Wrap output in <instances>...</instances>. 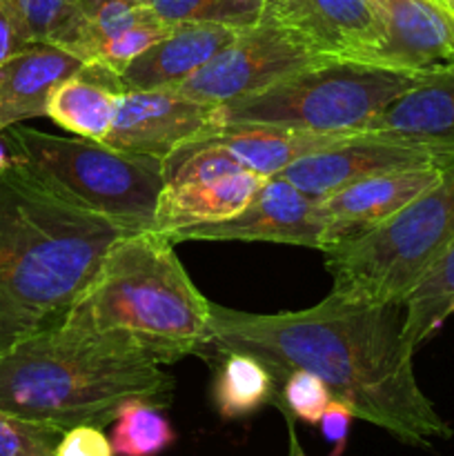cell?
Segmentation results:
<instances>
[{
	"mask_svg": "<svg viewBox=\"0 0 454 456\" xmlns=\"http://www.w3.org/2000/svg\"><path fill=\"white\" fill-rule=\"evenodd\" d=\"M218 127L221 114L216 105L194 101L178 89H123L114 125L102 142L167 160L187 142Z\"/></svg>",
	"mask_w": 454,
	"mask_h": 456,
	"instance_id": "10",
	"label": "cell"
},
{
	"mask_svg": "<svg viewBox=\"0 0 454 456\" xmlns=\"http://www.w3.org/2000/svg\"><path fill=\"white\" fill-rule=\"evenodd\" d=\"M363 132L454 154V76H434L414 85Z\"/></svg>",
	"mask_w": 454,
	"mask_h": 456,
	"instance_id": "18",
	"label": "cell"
},
{
	"mask_svg": "<svg viewBox=\"0 0 454 456\" xmlns=\"http://www.w3.org/2000/svg\"><path fill=\"white\" fill-rule=\"evenodd\" d=\"M434 76L359 58H325L252 96L218 107L221 125L359 134L403 92Z\"/></svg>",
	"mask_w": 454,
	"mask_h": 456,
	"instance_id": "6",
	"label": "cell"
},
{
	"mask_svg": "<svg viewBox=\"0 0 454 456\" xmlns=\"http://www.w3.org/2000/svg\"><path fill=\"white\" fill-rule=\"evenodd\" d=\"M434 3H443V0H434ZM445 4V3H443Z\"/></svg>",
	"mask_w": 454,
	"mask_h": 456,
	"instance_id": "36",
	"label": "cell"
},
{
	"mask_svg": "<svg viewBox=\"0 0 454 456\" xmlns=\"http://www.w3.org/2000/svg\"><path fill=\"white\" fill-rule=\"evenodd\" d=\"M240 29L209 22H181L120 71L123 89H174L207 65Z\"/></svg>",
	"mask_w": 454,
	"mask_h": 456,
	"instance_id": "16",
	"label": "cell"
},
{
	"mask_svg": "<svg viewBox=\"0 0 454 456\" xmlns=\"http://www.w3.org/2000/svg\"><path fill=\"white\" fill-rule=\"evenodd\" d=\"M403 321V303H352L334 294L276 314L212 303L207 347L256 356L276 381L294 370L312 372L356 419L409 448L430 450L448 441L452 428L418 386Z\"/></svg>",
	"mask_w": 454,
	"mask_h": 456,
	"instance_id": "1",
	"label": "cell"
},
{
	"mask_svg": "<svg viewBox=\"0 0 454 456\" xmlns=\"http://www.w3.org/2000/svg\"><path fill=\"white\" fill-rule=\"evenodd\" d=\"M16 16L31 43H53L71 49L83 25L78 0H0Z\"/></svg>",
	"mask_w": 454,
	"mask_h": 456,
	"instance_id": "25",
	"label": "cell"
},
{
	"mask_svg": "<svg viewBox=\"0 0 454 456\" xmlns=\"http://www.w3.org/2000/svg\"><path fill=\"white\" fill-rule=\"evenodd\" d=\"M87 62L53 43H31L0 65V134L12 125L40 118L53 89Z\"/></svg>",
	"mask_w": 454,
	"mask_h": 456,
	"instance_id": "17",
	"label": "cell"
},
{
	"mask_svg": "<svg viewBox=\"0 0 454 456\" xmlns=\"http://www.w3.org/2000/svg\"><path fill=\"white\" fill-rule=\"evenodd\" d=\"M212 303L160 232L125 234L107 249L62 325L127 354L167 365L209 346Z\"/></svg>",
	"mask_w": 454,
	"mask_h": 456,
	"instance_id": "3",
	"label": "cell"
},
{
	"mask_svg": "<svg viewBox=\"0 0 454 456\" xmlns=\"http://www.w3.org/2000/svg\"><path fill=\"white\" fill-rule=\"evenodd\" d=\"M276 379L256 356L245 352H221V365L212 383V403L218 417L236 421L274 405Z\"/></svg>",
	"mask_w": 454,
	"mask_h": 456,
	"instance_id": "21",
	"label": "cell"
},
{
	"mask_svg": "<svg viewBox=\"0 0 454 456\" xmlns=\"http://www.w3.org/2000/svg\"><path fill=\"white\" fill-rule=\"evenodd\" d=\"M125 234L12 163L0 176V354L61 323Z\"/></svg>",
	"mask_w": 454,
	"mask_h": 456,
	"instance_id": "2",
	"label": "cell"
},
{
	"mask_svg": "<svg viewBox=\"0 0 454 456\" xmlns=\"http://www.w3.org/2000/svg\"><path fill=\"white\" fill-rule=\"evenodd\" d=\"M381 40L365 61L423 76H454V12L434 0H372Z\"/></svg>",
	"mask_w": 454,
	"mask_h": 456,
	"instance_id": "13",
	"label": "cell"
},
{
	"mask_svg": "<svg viewBox=\"0 0 454 456\" xmlns=\"http://www.w3.org/2000/svg\"><path fill=\"white\" fill-rule=\"evenodd\" d=\"M9 167H12V156H9L7 145H4L3 141V134H0V176H3Z\"/></svg>",
	"mask_w": 454,
	"mask_h": 456,
	"instance_id": "32",
	"label": "cell"
},
{
	"mask_svg": "<svg viewBox=\"0 0 454 456\" xmlns=\"http://www.w3.org/2000/svg\"><path fill=\"white\" fill-rule=\"evenodd\" d=\"M56 456H116L102 428L76 426L62 432Z\"/></svg>",
	"mask_w": 454,
	"mask_h": 456,
	"instance_id": "28",
	"label": "cell"
},
{
	"mask_svg": "<svg viewBox=\"0 0 454 456\" xmlns=\"http://www.w3.org/2000/svg\"><path fill=\"white\" fill-rule=\"evenodd\" d=\"M452 163L454 154L450 151L408 145L394 138L359 132L343 142L303 156L279 176L288 178L312 199L320 200L352 183L377 174Z\"/></svg>",
	"mask_w": 454,
	"mask_h": 456,
	"instance_id": "12",
	"label": "cell"
},
{
	"mask_svg": "<svg viewBox=\"0 0 454 456\" xmlns=\"http://www.w3.org/2000/svg\"><path fill=\"white\" fill-rule=\"evenodd\" d=\"M325 58L334 56H323L279 16H270L249 29H240L223 52L174 89L221 107L263 92Z\"/></svg>",
	"mask_w": 454,
	"mask_h": 456,
	"instance_id": "8",
	"label": "cell"
},
{
	"mask_svg": "<svg viewBox=\"0 0 454 456\" xmlns=\"http://www.w3.org/2000/svg\"><path fill=\"white\" fill-rule=\"evenodd\" d=\"M332 395L319 377L305 370H294L283 379V387L276 392L274 405L294 421L316 426L328 410Z\"/></svg>",
	"mask_w": 454,
	"mask_h": 456,
	"instance_id": "26",
	"label": "cell"
},
{
	"mask_svg": "<svg viewBox=\"0 0 454 456\" xmlns=\"http://www.w3.org/2000/svg\"><path fill=\"white\" fill-rule=\"evenodd\" d=\"M352 134H310L270 125H221L216 132L196 141L218 145L230 151L240 165L261 176L272 178L283 174L292 163L312 151L343 142Z\"/></svg>",
	"mask_w": 454,
	"mask_h": 456,
	"instance_id": "19",
	"label": "cell"
},
{
	"mask_svg": "<svg viewBox=\"0 0 454 456\" xmlns=\"http://www.w3.org/2000/svg\"><path fill=\"white\" fill-rule=\"evenodd\" d=\"M283 417H285V426H288V454L285 456H307L305 450H303L301 441H298L296 421H294L289 414H283Z\"/></svg>",
	"mask_w": 454,
	"mask_h": 456,
	"instance_id": "31",
	"label": "cell"
},
{
	"mask_svg": "<svg viewBox=\"0 0 454 456\" xmlns=\"http://www.w3.org/2000/svg\"><path fill=\"white\" fill-rule=\"evenodd\" d=\"M443 3H445V4H448V7H450V9H452V12H454V0H443Z\"/></svg>",
	"mask_w": 454,
	"mask_h": 456,
	"instance_id": "35",
	"label": "cell"
},
{
	"mask_svg": "<svg viewBox=\"0 0 454 456\" xmlns=\"http://www.w3.org/2000/svg\"><path fill=\"white\" fill-rule=\"evenodd\" d=\"M147 7L169 25L209 22L234 29H249L276 16L265 0H145Z\"/></svg>",
	"mask_w": 454,
	"mask_h": 456,
	"instance_id": "24",
	"label": "cell"
},
{
	"mask_svg": "<svg viewBox=\"0 0 454 456\" xmlns=\"http://www.w3.org/2000/svg\"><path fill=\"white\" fill-rule=\"evenodd\" d=\"M279 18L323 56L365 61L381 40L372 0H280Z\"/></svg>",
	"mask_w": 454,
	"mask_h": 456,
	"instance_id": "15",
	"label": "cell"
},
{
	"mask_svg": "<svg viewBox=\"0 0 454 456\" xmlns=\"http://www.w3.org/2000/svg\"><path fill=\"white\" fill-rule=\"evenodd\" d=\"M109 441L116 456H158L176 441V432L160 414V405L132 399L116 412Z\"/></svg>",
	"mask_w": 454,
	"mask_h": 456,
	"instance_id": "23",
	"label": "cell"
},
{
	"mask_svg": "<svg viewBox=\"0 0 454 456\" xmlns=\"http://www.w3.org/2000/svg\"><path fill=\"white\" fill-rule=\"evenodd\" d=\"M167 183L156 205L154 232L225 221L239 214L267 178L218 145L191 141L165 160Z\"/></svg>",
	"mask_w": 454,
	"mask_h": 456,
	"instance_id": "9",
	"label": "cell"
},
{
	"mask_svg": "<svg viewBox=\"0 0 454 456\" xmlns=\"http://www.w3.org/2000/svg\"><path fill=\"white\" fill-rule=\"evenodd\" d=\"M403 332L417 350L454 314V243L403 301Z\"/></svg>",
	"mask_w": 454,
	"mask_h": 456,
	"instance_id": "22",
	"label": "cell"
},
{
	"mask_svg": "<svg viewBox=\"0 0 454 456\" xmlns=\"http://www.w3.org/2000/svg\"><path fill=\"white\" fill-rule=\"evenodd\" d=\"M454 243V163L434 187L377 230L325 254L334 297L352 303H403Z\"/></svg>",
	"mask_w": 454,
	"mask_h": 456,
	"instance_id": "7",
	"label": "cell"
},
{
	"mask_svg": "<svg viewBox=\"0 0 454 456\" xmlns=\"http://www.w3.org/2000/svg\"><path fill=\"white\" fill-rule=\"evenodd\" d=\"M445 167L448 165H430L377 174L320 199L319 212L325 223V252L390 221L414 199L434 187L443 178Z\"/></svg>",
	"mask_w": 454,
	"mask_h": 456,
	"instance_id": "14",
	"label": "cell"
},
{
	"mask_svg": "<svg viewBox=\"0 0 454 456\" xmlns=\"http://www.w3.org/2000/svg\"><path fill=\"white\" fill-rule=\"evenodd\" d=\"M120 92L118 74L87 65L53 89L45 116L74 136L105 141L114 125Z\"/></svg>",
	"mask_w": 454,
	"mask_h": 456,
	"instance_id": "20",
	"label": "cell"
},
{
	"mask_svg": "<svg viewBox=\"0 0 454 456\" xmlns=\"http://www.w3.org/2000/svg\"><path fill=\"white\" fill-rule=\"evenodd\" d=\"M267 3V7L272 9V12L276 13V16H279V9H280V0H265Z\"/></svg>",
	"mask_w": 454,
	"mask_h": 456,
	"instance_id": "34",
	"label": "cell"
},
{
	"mask_svg": "<svg viewBox=\"0 0 454 456\" xmlns=\"http://www.w3.org/2000/svg\"><path fill=\"white\" fill-rule=\"evenodd\" d=\"M62 430L0 410V456H56Z\"/></svg>",
	"mask_w": 454,
	"mask_h": 456,
	"instance_id": "27",
	"label": "cell"
},
{
	"mask_svg": "<svg viewBox=\"0 0 454 456\" xmlns=\"http://www.w3.org/2000/svg\"><path fill=\"white\" fill-rule=\"evenodd\" d=\"M78 3H80V9H83L85 16H87V13L92 12V9H96L98 4L107 3V0H78ZM142 3H145V0H142Z\"/></svg>",
	"mask_w": 454,
	"mask_h": 456,
	"instance_id": "33",
	"label": "cell"
},
{
	"mask_svg": "<svg viewBox=\"0 0 454 456\" xmlns=\"http://www.w3.org/2000/svg\"><path fill=\"white\" fill-rule=\"evenodd\" d=\"M27 45H31V40L27 38L20 22H18L16 16L0 3V65H3L7 58H12L13 53L25 49Z\"/></svg>",
	"mask_w": 454,
	"mask_h": 456,
	"instance_id": "30",
	"label": "cell"
},
{
	"mask_svg": "<svg viewBox=\"0 0 454 456\" xmlns=\"http://www.w3.org/2000/svg\"><path fill=\"white\" fill-rule=\"evenodd\" d=\"M174 387V377L158 363L62 323L0 354V410L62 432L105 428L132 399L167 408Z\"/></svg>",
	"mask_w": 454,
	"mask_h": 456,
	"instance_id": "4",
	"label": "cell"
},
{
	"mask_svg": "<svg viewBox=\"0 0 454 456\" xmlns=\"http://www.w3.org/2000/svg\"><path fill=\"white\" fill-rule=\"evenodd\" d=\"M167 236L174 245L185 240H263L325 252V223L319 200L283 176L267 178L265 185L234 216L182 227Z\"/></svg>",
	"mask_w": 454,
	"mask_h": 456,
	"instance_id": "11",
	"label": "cell"
},
{
	"mask_svg": "<svg viewBox=\"0 0 454 456\" xmlns=\"http://www.w3.org/2000/svg\"><path fill=\"white\" fill-rule=\"evenodd\" d=\"M354 412H352L350 405H345L343 401L332 399L329 401L328 410L320 417L319 426L320 432H323L325 439L334 445V452L329 456H341L343 450H345L347 435H350V426L354 421Z\"/></svg>",
	"mask_w": 454,
	"mask_h": 456,
	"instance_id": "29",
	"label": "cell"
},
{
	"mask_svg": "<svg viewBox=\"0 0 454 456\" xmlns=\"http://www.w3.org/2000/svg\"><path fill=\"white\" fill-rule=\"evenodd\" d=\"M12 163L78 208L127 232L154 230L165 160L92 138H62L18 123L3 132Z\"/></svg>",
	"mask_w": 454,
	"mask_h": 456,
	"instance_id": "5",
	"label": "cell"
}]
</instances>
